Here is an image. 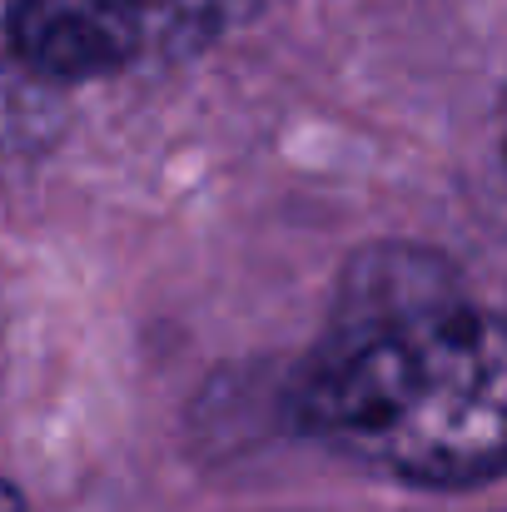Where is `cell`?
<instances>
[{"mask_svg":"<svg viewBox=\"0 0 507 512\" xmlns=\"http://www.w3.org/2000/svg\"><path fill=\"white\" fill-rule=\"evenodd\" d=\"M214 0H15L5 35L15 60L55 85L130 70L160 40L194 35Z\"/></svg>","mask_w":507,"mask_h":512,"instance_id":"2","label":"cell"},{"mask_svg":"<svg viewBox=\"0 0 507 512\" xmlns=\"http://www.w3.org/2000/svg\"><path fill=\"white\" fill-rule=\"evenodd\" d=\"M0 512H25V498L10 478H0Z\"/></svg>","mask_w":507,"mask_h":512,"instance_id":"3","label":"cell"},{"mask_svg":"<svg viewBox=\"0 0 507 512\" xmlns=\"http://www.w3.org/2000/svg\"><path fill=\"white\" fill-rule=\"evenodd\" d=\"M299 423L338 458L408 488L507 478V319L438 269L398 264L358 294L299 378Z\"/></svg>","mask_w":507,"mask_h":512,"instance_id":"1","label":"cell"},{"mask_svg":"<svg viewBox=\"0 0 507 512\" xmlns=\"http://www.w3.org/2000/svg\"><path fill=\"white\" fill-rule=\"evenodd\" d=\"M503 160H507V105H503Z\"/></svg>","mask_w":507,"mask_h":512,"instance_id":"4","label":"cell"}]
</instances>
